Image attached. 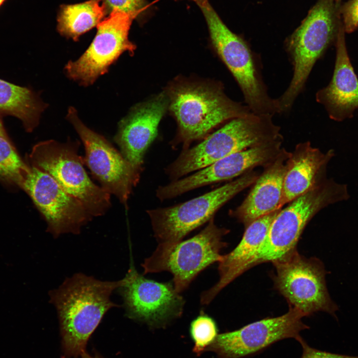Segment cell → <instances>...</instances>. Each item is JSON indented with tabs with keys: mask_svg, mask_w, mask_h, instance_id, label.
<instances>
[{
	"mask_svg": "<svg viewBox=\"0 0 358 358\" xmlns=\"http://www.w3.org/2000/svg\"><path fill=\"white\" fill-rule=\"evenodd\" d=\"M168 110L177 123L172 147L181 145L182 150L193 141L203 139L214 128L229 120L252 113L249 108L230 99L222 84L178 78L165 90Z\"/></svg>",
	"mask_w": 358,
	"mask_h": 358,
	"instance_id": "1",
	"label": "cell"
},
{
	"mask_svg": "<svg viewBox=\"0 0 358 358\" xmlns=\"http://www.w3.org/2000/svg\"><path fill=\"white\" fill-rule=\"evenodd\" d=\"M122 279L101 281L82 273L66 278L50 293L59 320L64 357H78L105 314L118 305L112 302V292Z\"/></svg>",
	"mask_w": 358,
	"mask_h": 358,
	"instance_id": "2",
	"label": "cell"
},
{
	"mask_svg": "<svg viewBox=\"0 0 358 358\" xmlns=\"http://www.w3.org/2000/svg\"><path fill=\"white\" fill-rule=\"evenodd\" d=\"M273 116L253 113L233 118L198 144L182 150L165 173L172 181L206 167L235 153L281 140L280 128Z\"/></svg>",
	"mask_w": 358,
	"mask_h": 358,
	"instance_id": "3",
	"label": "cell"
},
{
	"mask_svg": "<svg viewBox=\"0 0 358 358\" xmlns=\"http://www.w3.org/2000/svg\"><path fill=\"white\" fill-rule=\"evenodd\" d=\"M199 5L207 22L214 50L238 84L246 105L256 114L279 113L276 99L269 96L264 82L259 56L226 26L207 0Z\"/></svg>",
	"mask_w": 358,
	"mask_h": 358,
	"instance_id": "4",
	"label": "cell"
},
{
	"mask_svg": "<svg viewBox=\"0 0 358 358\" xmlns=\"http://www.w3.org/2000/svg\"><path fill=\"white\" fill-rule=\"evenodd\" d=\"M350 198L347 185L327 178L279 210L247 269L280 260L295 250L308 222L323 208Z\"/></svg>",
	"mask_w": 358,
	"mask_h": 358,
	"instance_id": "5",
	"label": "cell"
},
{
	"mask_svg": "<svg viewBox=\"0 0 358 358\" xmlns=\"http://www.w3.org/2000/svg\"><path fill=\"white\" fill-rule=\"evenodd\" d=\"M338 31L333 0H319L286 41L293 75L286 90L276 99L279 113L291 110L315 63L336 40Z\"/></svg>",
	"mask_w": 358,
	"mask_h": 358,
	"instance_id": "6",
	"label": "cell"
},
{
	"mask_svg": "<svg viewBox=\"0 0 358 358\" xmlns=\"http://www.w3.org/2000/svg\"><path fill=\"white\" fill-rule=\"evenodd\" d=\"M79 143L53 140L32 148L29 165L50 175L68 193L78 199L92 217L103 215L111 206L110 194L94 183L78 154Z\"/></svg>",
	"mask_w": 358,
	"mask_h": 358,
	"instance_id": "7",
	"label": "cell"
},
{
	"mask_svg": "<svg viewBox=\"0 0 358 358\" xmlns=\"http://www.w3.org/2000/svg\"><path fill=\"white\" fill-rule=\"evenodd\" d=\"M229 231L218 227L213 217L192 238L175 243H159L142 265L144 274L169 271L176 290L180 293L201 271L221 260V251L226 246L222 238Z\"/></svg>",
	"mask_w": 358,
	"mask_h": 358,
	"instance_id": "8",
	"label": "cell"
},
{
	"mask_svg": "<svg viewBox=\"0 0 358 358\" xmlns=\"http://www.w3.org/2000/svg\"><path fill=\"white\" fill-rule=\"evenodd\" d=\"M258 176L249 172L207 193L173 206L149 209L154 234L159 243H175L213 218L237 194L254 183Z\"/></svg>",
	"mask_w": 358,
	"mask_h": 358,
	"instance_id": "9",
	"label": "cell"
},
{
	"mask_svg": "<svg viewBox=\"0 0 358 358\" xmlns=\"http://www.w3.org/2000/svg\"><path fill=\"white\" fill-rule=\"evenodd\" d=\"M276 269L275 286L292 306L304 316L324 311L333 316L338 307L328 292L322 263L306 258L294 250L272 262Z\"/></svg>",
	"mask_w": 358,
	"mask_h": 358,
	"instance_id": "10",
	"label": "cell"
},
{
	"mask_svg": "<svg viewBox=\"0 0 358 358\" xmlns=\"http://www.w3.org/2000/svg\"><path fill=\"white\" fill-rule=\"evenodd\" d=\"M67 117L85 146L84 164L101 187L116 196L127 207L129 196L139 181L143 169L132 165L103 136L88 127L73 107L69 108Z\"/></svg>",
	"mask_w": 358,
	"mask_h": 358,
	"instance_id": "11",
	"label": "cell"
},
{
	"mask_svg": "<svg viewBox=\"0 0 358 358\" xmlns=\"http://www.w3.org/2000/svg\"><path fill=\"white\" fill-rule=\"evenodd\" d=\"M136 17L119 11L110 12L97 25L96 34L86 51L65 66L66 75L81 86H89L108 72L124 52L133 54L136 46L129 40L128 33Z\"/></svg>",
	"mask_w": 358,
	"mask_h": 358,
	"instance_id": "12",
	"label": "cell"
},
{
	"mask_svg": "<svg viewBox=\"0 0 358 358\" xmlns=\"http://www.w3.org/2000/svg\"><path fill=\"white\" fill-rule=\"evenodd\" d=\"M305 317L292 306L285 314L266 318L238 330L218 334L209 350L218 358H243L256 354L280 340L301 337L300 333L309 328L302 321Z\"/></svg>",
	"mask_w": 358,
	"mask_h": 358,
	"instance_id": "13",
	"label": "cell"
},
{
	"mask_svg": "<svg viewBox=\"0 0 358 358\" xmlns=\"http://www.w3.org/2000/svg\"><path fill=\"white\" fill-rule=\"evenodd\" d=\"M21 187L31 197L46 221L48 232L55 238L65 233L79 234L92 217L81 201L35 167L30 166Z\"/></svg>",
	"mask_w": 358,
	"mask_h": 358,
	"instance_id": "14",
	"label": "cell"
},
{
	"mask_svg": "<svg viewBox=\"0 0 358 358\" xmlns=\"http://www.w3.org/2000/svg\"><path fill=\"white\" fill-rule=\"evenodd\" d=\"M127 316L153 327L162 326L180 316L184 301L173 282L144 277L131 267L118 288Z\"/></svg>",
	"mask_w": 358,
	"mask_h": 358,
	"instance_id": "15",
	"label": "cell"
},
{
	"mask_svg": "<svg viewBox=\"0 0 358 358\" xmlns=\"http://www.w3.org/2000/svg\"><path fill=\"white\" fill-rule=\"evenodd\" d=\"M281 140L269 142L230 155L190 176L159 186L156 195L161 201L172 199L190 190L232 179L256 166L268 165L282 150Z\"/></svg>",
	"mask_w": 358,
	"mask_h": 358,
	"instance_id": "16",
	"label": "cell"
},
{
	"mask_svg": "<svg viewBox=\"0 0 358 358\" xmlns=\"http://www.w3.org/2000/svg\"><path fill=\"white\" fill-rule=\"evenodd\" d=\"M168 106L164 90L134 105L119 122L114 141L124 158L135 166L142 168L145 153L157 136Z\"/></svg>",
	"mask_w": 358,
	"mask_h": 358,
	"instance_id": "17",
	"label": "cell"
},
{
	"mask_svg": "<svg viewBox=\"0 0 358 358\" xmlns=\"http://www.w3.org/2000/svg\"><path fill=\"white\" fill-rule=\"evenodd\" d=\"M335 44L332 78L326 87L317 92L316 100L323 105L331 119L342 121L352 118L358 109V78L348 55L343 26L339 27Z\"/></svg>",
	"mask_w": 358,
	"mask_h": 358,
	"instance_id": "18",
	"label": "cell"
},
{
	"mask_svg": "<svg viewBox=\"0 0 358 358\" xmlns=\"http://www.w3.org/2000/svg\"><path fill=\"white\" fill-rule=\"evenodd\" d=\"M290 153L284 149L268 165L247 197L230 215L248 226L256 219L280 210L284 178Z\"/></svg>",
	"mask_w": 358,
	"mask_h": 358,
	"instance_id": "19",
	"label": "cell"
},
{
	"mask_svg": "<svg viewBox=\"0 0 358 358\" xmlns=\"http://www.w3.org/2000/svg\"><path fill=\"white\" fill-rule=\"evenodd\" d=\"M335 156L323 153L306 142L298 144L288 159L279 209L326 179L327 166Z\"/></svg>",
	"mask_w": 358,
	"mask_h": 358,
	"instance_id": "20",
	"label": "cell"
},
{
	"mask_svg": "<svg viewBox=\"0 0 358 358\" xmlns=\"http://www.w3.org/2000/svg\"><path fill=\"white\" fill-rule=\"evenodd\" d=\"M279 210L259 218L247 227L243 238L236 248L222 255L218 262L219 279L212 287L202 292V304L207 305L219 292L247 270L248 266L263 242L269 226Z\"/></svg>",
	"mask_w": 358,
	"mask_h": 358,
	"instance_id": "21",
	"label": "cell"
},
{
	"mask_svg": "<svg viewBox=\"0 0 358 358\" xmlns=\"http://www.w3.org/2000/svg\"><path fill=\"white\" fill-rule=\"evenodd\" d=\"M45 108L29 89L0 79V113L20 119L27 131L37 126Z\"/></svg>",
	"mask_w": 358,
	"mask_h": 358,
	"instance_id": "22",
	"label": "cell"
},
{
	"mask_svg": "<svg viewBox=\"0 0 358 358\" xmlns=\"http://www.w3.org/2000/svg\"><path fill=\"white\" fill-rule=\"evenodd\" d=\"M107 10L101 0L63 5L57 19L58 31L61 35L77 41L81 35L97 26Z\"/></svg>",
	"mask_w": 358,
	"mask_h": 358,
	"instance_id": "23",
	"label": "cell"
},
{
	"mask_svg": "<svg viewBox=\"0 0 358 358\" xmlns=\"http://www.w3.org/2000/svg\"><path fill=\"white\" fill-rule=\"evenodd\" d=\"M29 170L9 140L0 137V179L21 187Z\"/></svg>",
	"mask_w": 358,
	"mask_h": 358,
	"instance_id": "24",
	"label": "cell"
},
{
	"mask_svg": "<svg viewBox=\"0 0 358 358\" xmlns=\"http://www.w3.org/2000/svg\"><path fill=\"white\" fill-rule=\"evenodd\" d=\"M215 321L205 314H200L190 323L189 334L194 343L193 352L199 356L209 350L218 334Z\"/></svg>",
	"mask_w": 358,
	"mask_h": 358,
	"instance_id": "25",
	"label": "cell"
},
{
	"mask_svg": "<svg viewBox=\"0 0 358 358\" xmlns=\"http://www.w3.org/2000/svg\"><path fill=\"white\" fill-rule=\"evenodd\" d=\"M107 10L119 11L137 16L144 7L143 0H101Z\"/></svg>",
	"mask_w": 358,
	"mask_h": 358,
	"instance_id": "26",
	"label": "cell"
},
{
	"mask_svg": "<svg viewBox=\"0 0 358 358\" xmlns=\"http://www.w3.org/2000/svg\"><path fill=\"white\" fill-rule=\"evenodd\" d=\"M345 32L351 33L358 28V0H350L342 8Z\"/></svg>",
	"mask_w": 358,
	"mask_h": 358,
	"instance_id": "27",
	"label": "cell"
},
{
	"mask_svg": "<svg viewBox=\"0 0 358 358\" xmlns=\"http://www.w3.org/2000/svg\"><path fill=\"white\" fill-rule=\"evenodd\" d=\"M297 341L302 348V353L300 358H358V356L334 354L313 348L301 337Z\"/></svg>",
	"mask_w": 358,
	"mask_h": 358,
	"instance_id": "28",
	"label": "cell"
},
{
	"mask_svg": "<svg viewBox=\"0 0 358 358\" xmlns=\"http://www.w3.org/2000/svg\"><path fill=\"white\" fill-rule=\"evenodd\" d=\"M0 137H3L5 139L9 140L8 137H7V135L6 133V131L4 129L3 125L2 124V122L0 118Z\"/></svg>",
	"mask_w": 358,
	"mask_h": 358,
	"instance_id": "29",
	"label": "cell"
},
{
	"mask_svg": "<svg viewBox=\"0 0 358 358\" xmlns=\"http://www.w3.org/2000/svg\"><path fill=\"white\" fill-rule=\"evenodd\" d=\"M80 357V358H102L97 355H90L86 351L84 352Z\"/></svg>",
	"mask_w": 358,
	"mask_h": 358,
	"instance_id": "30",
	"label": "cell"
},
{
	"mask_svg": "<svg viewBox=\"0 0 358 358\" xmlns=\"http://www.w3.org/2000/svg\"><path fill=\"white\" fill-rule=\"evenodd\" d=\"M195 0L198 4H199L206 0Z\"/></svg>",
	"mask_w": 358,
	"mask_h": 358,
	"instance_id": "31",
	"label": "cell"
},
{
	"mask_svg": "<svg viewBox=\"0 0 358 358\" xmlns=\"http://www.w3.org/2000/svg\"><path fill=\"white\" fill-rule=\"evenodd\" d=\"M6 0H0V7L3 4V3L6 1Z\"/></svg>",
	"mask_w": 358,
	"mask_h": 358,
	"instance_id": "32",
	"label": "cell"
},
{
	"mask_svg": "<svg viewBox=\"0 0 358 358\" xmlns=\"http://www.w3.org/2000/svg\"></svg>",
	"mask_w": 358,
	"mask_h": 358,
	"instance_id": "33",
	"label": "cell"
}]
</instances>
